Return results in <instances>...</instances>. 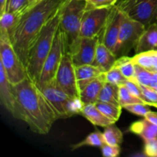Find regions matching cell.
I'll return each instance as SVG.
<instances>
[{
	"label": "cell",
	"instance_id": "1",
	"mask_svg": "<svg viewBox=\"0 0 157 157\" xmlns=\"http://www.w3.org/2000/svg\"><path fill=\"white\" fill-rule=\"evenodd\" d=\"M13 90L17 119L26 123L34 133H48L58 118L36 84L28 78L13 85Z\"/></svg>",
	"mask_w": 157,
	"mask_h": 157
},
{
	"label": "cell",
	"instance_id": "2",
	"mask_svg": "<svg viewBox=\"0 0 157 157\" xmlns=\"http://www.w3.org/2000/svg\"><path fill=\"white\" fill-rule=\"evenodd\" d=\"M65 0H43L23 12L10 36L15 52L24 66L27 67L31 46L44 25L55 15Z\"/></svg>",
	"mask_w": 157,
	"mask_h": 157
},
{
	"label": "cell",
	"instance_id": "3",
	"mask_svg": "<svg viewBox=\"0 0 157 157\" xmlns=\"http://www.w3.org/2000/svg\"><path fill=\"white\" fill-rule=\"evenodd\" d=\"M61 15V6L46 22L29 52L26 71L29 79L35 84L39 81L43 64L53 45L55 37L60 25Z\"/></svg>",
	"mask_w": 157,
	"mask_h": 157
},
{
	"label": "cell",
	"instance_id": "4",
	"mask_svg": "<svg viewBox=\"0 0 157 157\" xmlns=\"http://www.w3.org/2000/svg\"><path fill=\"white\" fill-rule=\"evenodd\" d=\"M86 9L87 1L84 0H65L61 6L59 28L64 36L65 51L70 54L81 38V23Z\"/></svg>",
	"mask_w": 157,
	"mask_h": 157
},
{
	"label": "cell",
	"instance_id": "5",
	"mask_svg": "<svg viewBox=\"0 0 157 157\" xmlns=\"http://www.w3.org/2000/svg\"><path fill=\"white\" fill-rule=\"evenodd\" d=\"M0 64L12 85H16L29 78L25 67L14 49L10 36L0 31Z\"/></svg>",
	"mask_w": 157,
	"mask_h": 157
},
{
	"label": "cell",
	"instance_id": "6",
	"mask_svg": "<svg viewBox=\"0 0 157 157\" xmlns=\"http://www.w3.org/2000/svg\"><path fill=\"white\" fill-rule=\"evenodd\" d=\"M116 6L123 13L146 28L157 24V0H121Z\"/></svg>",
	"mask_w": 157,
	"mask_h": 157
},
{
	"label": "cell",
	"instance_id": "7",
	"mask_svg": "<svg viewBox=\"0 0 157 157\" xmlns=\"http://www.w3.org/2000/svg\"><path fill=\"white\" fill-rule=\"evenodd\" d=\"M145 29L144 24L123 13L118 43L115 52L117 57L119 58L127 55L133 48H136Z\"/></svg>",
	"mask_w": 157,
	"mask_h": 157
},
{
	"label": "cell",
	"instance_id": "8",
	"mask_svg": "<svg viewBox=\"0 0 157 157\" xmlns=\"http://www.w3.org/2000/svg\"><path fill=\"white\" fill-rule=\"evenodd\" d=\"M65 52L64 39L60 28L55 37L52 49L43 64L42 70L40 75L39 81L37 83L38 86L50 84L55 79L57 71L58 70L63 55Z\"/></svg>",
	"mask_w": 157,
	"mask_h": 157
},
{
	"label": "cell",
	"instance_id": "9",
	"mask_svg": "<svg viewBox=\"0 0 157 157\" xmlns=\"http://www.w3.org/2000/svg\"><path fill=\"white\" fill-rule=\"evenodd\" d=\"M55 82L71 98L79 97V89L77 83L75 66L72 61L71 55L64 52L58 70L55 76Z\"/></svg>",
	"mask_w": 157,
	"mask_h": 157
},
{
	"label": "cell",
	"instance_id": "10",
	"mask_svg": "<svg viewBox=\"0 0 157 157\" xmlns=\"http://www.w3.org/2000/svg\"><path fill=\"white\" fill-rule=\"evenodd\" d=\"M38 87L54 110L58 120L70 117L67 111V105L72 98L60 88L55 84V81L50 84L38 86Z\"/></svg>",
	"mask_w": 157,
	"mask_h": 157
},
{
	"label": "cell",
	"instance_id": "11",
	"mask_svg": "<svg viewBox=\"0 0 157 157\" xmlns=\"http://www.w3.org/2000/svg\"><path fill=\"white\" fill-rule=\"evenodd\" d=\"M111 8H90L84 12L81 23V37H95L105 26Z\"/></svg>",
	"mask_w": 157,
	"mask_h": 157
},
{
	"label": "cell",
	"instance_id": "12",
	"mask_svg": "<svg viewBox=\"0 0 157 157\" xmlns=\"http://www.w3.org/2000/svg\"><path fill=\"white\" fill-rule=\"evenodd\" d=\"M122 17L123 12L117 6H113L110 9L105 26L101 32V37L104 43L114 54L117 46Z\"/></svg>",
	"mask_w": 157,
	"mask_h": 157
},
{
	"label": "cell",
	"instance_id": "13",
	"mask_svg": "<svg viewBox=\"0 0 157 157\" xmlns=\"http://www.w3.org/2000/svg\"><path fill=\"white\" fill-rule=\"evenodd\" d=\"M99 36L100 35L95 37L80 38L76 47L71 53L75 67L84 64H93Z\"/></svg>",
	"mask_w": 157,
	"mask_h": 157
},
{
	"label": "cell",
	"instance_id": "14",
	"mask_svg": "<svg viewBox=\"0 0 157 157\" xmlns=\"http://www.w3.org/2000/svg\"><path fill=\"white\" fill-rule=\"evenodd\" d=\"M0 100L1 104L12 116L17 119L16 101L13 85L9 81L5 70L0 64Z\"/></svg>",
	"mask_w": 157,
	"mask_h": 157
},
{
	"label": "cell",
	"instance_id": "15",
	"mask_svg": "<svg viewBox=\"0 0 157 157\" xmlns=\"http://www.w3.org/2000/svg\"><path fill=\"white\" fill-rule=\"evenodd\" d=\"M117 59V55L106 46L100 34L93 65L97 66L103 71L105 72L110 70L114 65Z\"/></svg>",
	"mask_w": 157,
	"mask_h": 157
},
{
	"label": "cell",
	"instance_id": "16",
	"mask_svg": "<svg viewBox=\"0 0 157 157\" xmlns=\"http://www.w3.org/2000/svg\"><path fill=\"white\" fill-rule=\"evenodd\" d=\"M75 73L80 92L89 83L99 78L104 71L93 64H84L75 67Z\"/></svg>",
	"mask_w": 157,
	"mask_h": 157
},
{
	"label": "cell",
	"instance_id": "17",
	"mask_svg": "<svg viewBox=\"0 0 157 157\" xmlns=\"http://www.w3.org/2000/svg\"><path fill=\"white\" fill-rule=\"evenodd\" d=\"M105 81L103 74L95 80L89 83L80 91L79 97L84 105L88 104H96L103 88Z\"/></svg>",
	"mask_w": 157,
	"mask_h": 157
},
{
	"label": "cell",
	"instance_id": "18",
	"mask_svg": "<svg viewBox=\"0 0 157 157\" xmlns=\"http://www.w3.org/2000/svg\"><path fill=\"white\" fill-rule=\"evenodd\" d=\"M81 115L93 125L101 127H106L109 125L115 124L114 121L106 117L95 104H88L84 106Z\"/></svg>",
	"mask_w": 157,
	"mask_h": 157
},
{
	"label": "cell",
	"instance_id": "19",
	"mask_svg": "<svg viewBox=\"0 0 157 157\" xmlns=\"http://www.w3.org/2000/svg\"><path fill=\"white\" fill-rule=\"evenodd\" d=\"M135 48L136 54L157 49V24L146 28Z\"/></svg>",
	"mask_w": 157,
	"mask_h": 157
},
{
	"label": "cell",
	"instance_id": "20",
	"mask_svg": "<svg viewBox=\"0 0 157 157\" xmlns=\"http://www.w3.org/2000/svg\"><path fill=\"white\" fill-rule=\"evenodd\" d=\"M130 131L140 136L144 142L157 138V126L145 117L133 123L130 127Z\"/></svg>",
	"mask_w": 157,
	"mask_h": 157
},
{
	"label": "cell",
	"instance_id": "21",
	"mask_svg": "<svg viewBox=\"0 0 157 157\" xmlns=\"http://www.w3.org/2000/svg\"><path fill=\"white\" fill-rule=\"evenodd\" d=\"M132 61L136 65L144 67L152 72L157 71V49L136 54Z\"/></svg>",
	"mask_w": 157,
	"mask_h": 157
},
{
	"label": "cell",
	"instance_id": "22",
	"mask_svg": "<svg viewBox=\"0 0 157 157\" xmlns=\"http://www.w3.org/2000/svg\"><path fill=\"white\" fill-rule=\"evenodd\" d=\"M98 101L121 106L119 102V86L110 83H104L99 95Z\"/></svg>",
	"mask_w": 157,
	"mask_h": 157
},
{
	"label": "cell",
	"instance_id": "23",
	"mask_svg": "<svg viewBox=\"0 0 157 157\" xmlns=\"http://www.w3.org/2000/svg\"><path fill=\"white\" fill-rule=\"evenodd\" d=\"M113 66L119 68L126 79L135 81V64L132 61V58L127 55L119 57Z\"/></svg>",
	"mask_w": 157,
	"mask_h": 157
},
{
	"label": "cell",
	"instance_id": "24",
	"mask_svg": "<svg viewBox=\"0 0 157 157\" xmlns=\"http://www.w3.org/2000/svg\"><path fill=\"white\" fill-rule=\"evenodd\" d=\"M105 144L104 141V135L103 133L100 131H95L89 134L85 139L83 140L81 142L71 145V150H78L83 147H101Z\"/></svg>",
	"mask_w": 157,
	"mask_h": 157
},
{
	"label": "cell",
	"instance_id": "25",
	"mask_svg": "<svg viewBox=\"0 0 157 157\" xmlns=\"http://www.w3.org/2000/svg\"><path fill=\"white\" fill-rule=\"evenodd\" d=\"M21 15L13 12H6L0 15V31L7 32L11 36L15 30Z\"/></svg>",
	"mask_w": 157,
	"mask_h": 157
},
{
	"label": "cell",
	"instance_id": "26",
	"mask_svg": "<svg viewBox=\"0 0 157 157\" xmlns=\"http://www.w3.org/2000/svg\"><path fill=\"white\" fill-rule=\"evenodd\" d=\"M105 144L112 146H118L120 147L123 142L124 135L121 130L114 124L104 127L103 132Z\"/></svg>",
	"mask_w": 157,
	"mask_h": 157
},
{
	"label": "cell",
	"instance_id": "27",
	"mask_svg": "<svg viewBox=\"0 0 157 157\" xmlns=\"http://www.w3.org/2000/svg\"><path fill=\"white\" fill-rule=\"evenodd\" d=\"M95 105L106 117L110 118L115 123L119 120L123 108L121 106L115 105L110 103L100 102V101H98Z\"/></svg>",
	"mask_w": 157,
	"mask_h": 157
},
{
	"label": "cell",
	"instance_id": "28",
	"mask_svg": "<svg viewBox=\"0 0 157 157\" xmlns=\"http://www.w3.org/2000/svg\"><path fill=\"white\" fill-rule=\"evenodd\" d=\"M135 81L140 85L153 87L154 83L153 80V72L135 64Z\"/></svg>",
	"mask_w": 157,
	"mask_h": 157
},
{
	"label": "cell",
	"instance_id": "29",
	"mask_svg": "<svg viewBox=\"0 0 157 157\" xmlns=\"http://www.w3.org/2000/svg\"><path fill=\"white\" fill-rule=\"evenodd\" d=\"M119 102L122 107L128 104H136V103H144L143 100L134 96L130 92L124 84L119 86Z\"/></svg>",
	"mask_w": 157,
	"mask_h": 157
},
{
	"label": "cell",
	"instance_id": "30",
	"mask_svg": "<svg viewBox=\"0 0 157 157\" xmlns=\"http://www.w3.org/2000/svg\"><path fill=\"white\" fill-rule=\"evenodd\" d=\"M104 81L107 83L114 84V85L120 86L125 82L126 79L124 75L119 70V68L115 66H113L110 70L103 73Z\"/></svg>",
	"mask_w": 157,
	"mask_h": 157
},
{
	"label": "cell",
	"instance_id": "31",
	"mask_svg": "<svg viewBox=\"0 0 157 157\" xmlns=\"http://www.w3.org/2000/svg\"><path fill=\"white\" fill-rule=\"evenodd\" d=\"M29 0H8L6 12L21 15L27 9Z\"/></svg>",
	"mask_w": 157,
	"mask_h": 157
},
{
	"label": "cell",
	"instance_id": "32",
	"mask_svg": "<svg viewBox=\"0 0 157 157\" xmlns=\"http://www.w3.org/2000/svg\"><path fill=\"white\" fill-rule=\"evenodd\" d=\"M124 109L127 110V111L130 112L136 116L144 117H145L146 115L149 113L150 110V106L144 103H136V104H132L126 105L123 107Z\"/></svg>",
	"mask_w": 157,
	"mask_h": 157
},
{
	"label": "cell",
	"instance_id": "33",
	"mask_svg": "<svg viewBox=\"0 0 157 157\" xmlns=\"http://www.w3.org/2000/svg\"><path fill=\"white\" fill-rule=\"evenodd\" d=\"M140 88L142 90L144 101L145 104L157 108V92L156 90L152 87L144 85H140Z\"/></svg>",
	"mask_w": 157,
	"mask_h": 157
},
{
	"label": "cell",
	"instance_id": "34",
	"mask_svg": "<svg viewBox=\"0 0 157 157\" xmlns=\"http://www.w3.org/2000/svg\"><path fill=\"white\" fill-rule=\"evenodd\" d=\"M117 0H87V9L90 8H112Z\"/></svg>",
	"mask_w": 157,
	"mask_h": 157
},
{
	"label": "cell",
	"instance_id": "35",
	"mask_svg": "<svg viewBox=\"0 0 157 157\" xmlns=\"http://www.w3.org/2000/svg\"><path fill=\"white\" fill-rule=\"evenodd\" d=\"M124 84L127 87V88L130 90V92L132 94L137 97L138 98H140V99L144 101V96H143V93L140 88V85L136 81H130V80H126L125 82L124 83Z\"/></svg>",
	"mask_w": 157,
	"mask_h": 157
},
{
	"label": "cell",
	"instance_id": "36",
	"mask_svg": "<svg viewBox=\"0 0 157 157\" xmlns=\"http://www.w3.org/2000/svg\"><path fill=\"white\" fill-rule=\"evenodd\" d=\"M144 153L146 156L157 157V138L144 142Z\"/></svg>",
	"mask_w": 157,
	"mask_h": 157
},
{
	"label": "cell",
	"instance_id": "37",
	"mask_svg": "<svg viewBox=\"0 0 157 157\" xmlns=\"http://www.w3.org/2000/svg\"><path fill=\"white\" fill-rule=\"evenodd\" d=\"M101 153L104 157H117L121 153V147L104 144L101 147Z\"/></svg>",
	"mask_w": 157,
	"mask_h": 157
},
{
	"label": "cell",
	"instance_id": "38",
	"mask_svg": "<svg viewBox=\"0 0 157 157\" xmlns=\"http://www.w3.org/2000/svg\"><path fill=\"white\" fill-rule=\"evenodd\" d=\"M145 118H147L148 121L154 124L155 125L157 126V112L150 111L147 115H146Z\"/></svg>",
	"mask_w": 157,
	"mask_h": 157
},
{
	"label": "cell",
	"instance_id": "39",
	"mask_svg": "<svg viewBox=\"0 0 157 157\" xmlns=\"http://www.w3.org/2000/svg\"><path fill=\"white\" fill-rule=\"evenodd\" d=\"M8 0H0V15L6 12Z\"/></svg>",
	"mask_w": 157,
	"mask_h": 157
},
{
	"label": "cell",
	"instance_id": "40",
	"mask_svg": "<svg viewBox=\"0 0 157 157\" xmlns=\"http://www.w3.org/2000/svg\"><path fill=\"white\" fill-rule=\"evenodd\" d=\"M41 1H43V0H29V6H28V8H27V9H26V10L31 9V8L33 7V6H36L37 4H38L39 2H41Z\"/></svg>",
	"mask_w": 157,
	"mask_h": 157
},
{
	"label": "cell",
	"instance_id": "41",
	"mask_svg": "<svg viewBox=\"0 0 157 157\" xmlns=\"http://www.w3.org/2000/svg\"><path fill=\"white\" fill-rule=\"evenodd\" d=\"M153 83H154V86L157 84V71L156 72H153ZM153 86V87H154Z\"/></svg>",
	"mask_w": 157,
	"mask_h": 157
},
{
	"label": "cell",
	"instance_id": "42",
	"mask_svg": "<svg viewBox=\"0 0 157 157\" xmlns=\"http://www.w3.org/2000/svg\"><path fill=\"white\" fill-rule=\"evenodd\" d=\"M152 88H153V89H154V90H156V91L157 92V84H156V85L154 86V87H152Z\"/></svg>",
	"mask_w": 157,
	"mask_h": 157
},
{
	"label": "cell",
	"instance_id": "43",
	"mask_svg": "<svg viewBox=\"0 0 157 157\" xmlns=\"http://www.w3.org/2000/svg\"><path fill=\"white\" fill-rule=\"evenodd\" d=\"M84 1H87V0H84Z\"/></svg>",
	"mask_w": 157,
	"mask_h": 157
}]
</instances>
